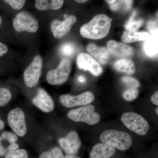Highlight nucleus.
I'll use <instances>...</instances> for the list:
<instances>
[{
  "label": "nucleus",
  "instance_id": "f257e3e1",
  "mask_svg": "<svg viewBox=\"0 0 158 158\" xmlns=\"http://www.w3.org/2000/svg\"><path fill=\"white\" fill-rule=\"evenodd\" d=\"M112 19L106 15H97L89 23L82 26L80 34L88 39L98 40L106 37L110 32Z\"/></svg>",
  "mask_w": 158,
  "mask_h": 158
},
{
  "label": "nucleus",
  "instance_id": "f03ea898",
  "mask_svg": "<svg viewBox=\"0 0 158 158\" xmlns=\"http://www.w3.org/2000/svg\"><path fill=\"white\" fill-rule=\"evenodd\" d=\"M100 139L102 143L121 151L128 149L132 144V139L129 134L116 130L104 131Z\"/></svg>",
  "mask_w": 158,
  "mask_h": 158
},
{
  "label": "nucleus",
  "instance_id": "7ed1b4c3",
  "mask_svg": "<svg viewBox=\"0 0 158 158\" xmlns=\"http://www.w3.org/2000/svg\"><path fill=\"white\" fill-rule=\"evenodd\" d=\"M67 116L73 121L85 123L90 125L97 124L101 119L99 114L95 111L94 106L91 104L70 110Z\"/></svg>",
  "mask_w": 158,
  "mask_h": 158
},
{
  "label": "nucleus",
  "instance_id": "20e7f679",
  "mask_svg": "<svg viewBox=\"0 0 158 158\" xmlns=\"http://www.w3.org/2000/svg\"><path fill=\"white\" fill-rule=\"evenodd\" d=\"M121 120L128 129L139 135H145L149 129L147 120L136 113L128 112L123 113Z\"/></svg>",
  "mask_w": 158,
  "mask_h": 158
},
{
  "label": "nucleus",
  "instance_id": "39448f33",
  "mask_svg": "<svg viewBox=\"0 0 158 158\" xmlns=\"http://www.w3.org/2000/svg\"><path fill=\"white\" fill-rule=\"evenodd\" d=\"M13 28L16 32L35 33L39 29L38 21L34 15L27 11L18 13L12 21Z\"/></svg>",
  "mask_w": 158,
  "mask_h": 158
},
{
  "label": "nucleus",
  "instance_id": "423d86ee",
  "mask_svg": "<svg viewBox=\"0 0 158 158\" xmlns=\"http://www.w3.org/2000/svg\"><path fill=\"white\" fill-rule=\"evenodd\" d=\"M72 63L69 59H62L57 68L49 71L47 74V80L49 84L59 85L68 80L71 71Z\"/></svg>",
  "mask_w": 158,
  "mask_h": 158
},
{
  "label": "nucleus",
  "instance_id": "0eeeda50",
  "mask_svg": "<svg viewBox=\"0 0 158 158\" xmlns=\"http://www.w3.org/2000/svg\"><path fill=\"white\" fill-rule=\"evenodd\" d=\"M43 67V59L41 56H35L30 65L24 73V81L28 88L35 87L39 82Z\"/></svg>",
  "mask_w": 158,
  "mask_h": 158
},
{
  "label": "nucleus",
  "instance_id": "6e6552de",
  "mask_svg": "<svg viewBox=\"0 0 158 158\" xmlns=\"http://www.w3.org/2000/svg\"><path fill=\"white\" fill-rule=\"evenodd\" d=\"M9 126L19 137L25 135L27 132L25 115L22 109L16 108L9 112L7 117Z\"/></svg>",
  "mask_w": 158,
  "mask_h": 158
},
{
  "label": "nucleus",
  "instance_id": "1a4fd4ad",
  "mask_svg": "<svg viewBox=\"0 0 158 158\" xmlns=\"http://www.w3.org/2000/svg\"><path fill=\"white\" fill-rule=\"evenodd\" d=\"M94 94L90 91H86L77 96L70 94H62L59 97L61 104L67 108H73L79 106L90 104L94 100Z\"/></svg>",
  "mask_w": 158,
  "mask_h": 158
},
{
  "label": "nucleus",
  "instance_id": "9d476101",
  "mask_svg": "<svg viewBox=\"0 0 158 158\" xmlns=\"http://www.w3.org/2000/svg\"><path fill=\"white\" fill-rule=\"evenodd\" d=\"M77 21V18L73 15H65L64 20L55 19L51 23L50 28L55 38H62L70 31L73 25Z\"/></svg>",
  "mask_w": 158,
  "mask_h": 158
},
{
  "label": "nucleus",
  "instance_id": "9b49d317",
  "mask_svg": "<svg viewBox=\"0 0 158 158\" xmlns=\"http://www.w3.org/2000/svg\"><path fill=\"white\" fill-rule=\"evenodd\" d=\"M77 63L79 69L88 70L94 76H99L102 72V68L99 63L86 53L79 54L77 57Z\"/></svg>",
  "mask_w": 158,
  "mask_h": 158
},
{
  "label": "nucleus",
  "instance_id": "f8f14e48",
  "mask_svg": "<svg viewBox=\"0 0 158 158\" xmlns=\"http://www.w3.org/2000/svg\"><path fill=\"white\" fill-rule=\"evenodd\" d=\"M59 144L65 153L69 155H75L81 145V141L77 133L71 131L64 138H60Z\"/></svg>",
  "mask_w": 158,
  "mask_h": 158
},
{
  "label": "nucleus",
  "instance_id": "ddd939ff",
  "mask_svg": "<svg viewBox=\"0 0 158 158\" xmlns=\"http://www.w3.org/2000/svg\"><path fill=\"white\" fill-rule=\"evenodd\" d=\"M34 106L44 113H50L54 110L55 104L53 99L44 89L39 88L37 95L33 98Z\"/></svg>",
  "mask_w": 158,
  "mask_h": 158
},
{
  "label": "nucleus",
  "instance_id": "4468645a",
  "mask_svg": "<svg viewBox=\"0 0 158 158\" xmlns=\"http://www.w3.org/2000/svg\"><path fill=\"white\" fill-rule=\"evenodd\" d=\"M107 47L110 53L120 58H127L133 54V49L129 46L114 40L109 41Z\"/></svg>",
  "mask_w": 158,
  "mask_h": 158
},
{
  "label": "nucleus",
  "instance_id": "2eb2a0df",
  "mask_svg": "<svg viewBox=\"0 0 158 158\" xmlns=\"http://www.w3.org/2000/svg\"><path fill=\"white\" fill-rule=\"evenodd\" d=\"M116 152L115 148L104 143L94 145L91 150L89 158H111Z\"/></svg>",
  "mask_w": 158,
  "mask_h": 158
},
{
  "label": "nucleus",
  "instance_id": "dca6fc26",
  "mask_svg": "<svg viewBox=\"0 0 158 158\" xmlns=\"http://www.w3.org/2000/svg\"><path fill=\"white\" fill-rule=\"evenodd\" d=\"M87 50L90 56L102 64L105 65L107 63L110 56L108 49L105 47H98L94 44H90L87 46Z\"/></svg>",
  "mask_w": 158,
  "mask_h": 158
},
{
  "label": "nucleus",
  "instance_id": "f3484780",
  "mask_svg": "<svg viewBox=\"0 0 158 158\" xmlns=\"http://www.w3.org/2000/svg\"><path fill=\"white\" fill-rule=\"evenodd\" d=\"M149 34V37L144 40L143 46L144 52L148 57H156L158 54V30Z\"/></svg>",
  "mask_w": 158,
  "mask_h": 158
},
{
  "label": "nucleus",
  "instance_id": "a211bd4d",
  "mask_svg": "<svg viewBox=\"0 0 158 158\" xmlns=\"http://www.w3.org/2000/svg\"><path fill=\"white\" fill-rule=\"evenodd\" d=\"M64 0H35V7L39 11L57 10L61 9Z\"/></svg>",
  "mask_w": 158,
  "mask_h": 158
},
{
  "label": "nucleus",
  "instance_id": "6ab92c4d",
  "mask_svg": "<svg viewBox=\"0 0 158 158\" xmlns=\"http://www.w3.org/2000/svg\"><path fill=\"white\" fill-rule=\"evenodd\" d=\"M114 67L117 71L132 75L135 73V63L130 59H122L115 62Z\"/></svg>",
  "mask_w": 158,
  "mask_h": 158
},
{
  "label": "nucleus",
  "instance_id": "aec40b11",
  "mask_svg": "<svg viewBox=\"0 0 158 158\" xmlns=\"http://www.w3.org/2000/svg\"><path fill=\"white\" fill-rule=\"evenodd\" d=\"M150 34L147 32H130L125 31L122 36V40L127 43H131L139 41H144L148 38Z\"/></svg>",
  "mask_w": 158,
  "mask_h": 158
},
{
  "label": "nucleus",
  "instance_id": "412c9836",
  "mask_svg": "<svg viewBox=\"0 0 158 158\" xmlns=\"http://www.w3.org/2000/svg\"><path fill=\"white\" fill-rule=\"evenodd\" d=\"M137 15L136 11H134L132 15L125 25L127 31L130 32H137L143 24L144 21L142 19H136Z\"/></svg>",
  "mask_w": 158,
  "mask_h": 158
},
{
  "label": "nucleus",
  "instance_id": "4be33fe9",
  "mask_svg": "<svg viewBox=\"0 0 158 158\" xmlns=\"http://www.w3.org/2000/svg\"><path fill=\"white\" fill-rule=\"evenodd\" d=\"M132 0H116L111 4L110 8L115 11H126L131 8Z\"/></svg>",
  "mask_w": 158,
  "mask_h": 158
},
{
  "label": "nucleus",
  "instance_id": "5701e85b",
  "mask_svg": "<svg viewBox=\"0 0 158 158\" xmlns=\"http://www.w3.org/2000/svg\"><path fill=\"white\" fill-rule=\"evenodd\" d=\"M76 47L73 44L66 42L60 46L59 51L60 53L65 57H71L76 52Z\"/></svg>",
  "mask_w": 158,
  "mask_h": 158
},
{
  "label": "nucleus",
  "instance_id": "b1692460",
  "mask_svg": "<svg viewBox=\"0 0 158 158\" xmlns=\"http://www.w3.org/2000/svg\"><path fill=\"white\" fill-rule=\"evenodd\" d=\"M39 158H64L61 148L55 147L51 150L42 153Z\"/></svg>",
  "mask_w": 158,
  "mask_h": 158
},
{
  "label": "nucleus",
  "instance_id": "393cba45",
  "mask_svg": "<svg viewBox=\"0 0 158 158\" xmlns=\"http://www.w3.org/2000/svg\"><path fill=\"white\" fill-rule=\"evenodd\" d=\"M5 158H28V155L26 150L18 148L6 153Z\"/></svg>",
  "mask_w": 158,
  "mask_h": 158
},
{
  "label": "nucleus",
  "instance_id": "a878e982",
  "mask_svg": "<svg viewBox=\"0 0 158 158\" xmlns=\"http://www.w3.org/2000/svg\"><path fill=\"white\" fill-rule=\"evenodd\" d=\"M11 94L8 89L0 88V107L7 105L11 100Z\"/></svg>",
  "mask_w": 158,
  "mask_h": 158
},
{
  "label": "nucleus",
  "instance_id": "bb28decb",
  "mask_svg": "<svg viewBox=\"0 0 158 158\" xmlns=\"http://www.w3.org/2000/svg\"><path fill=\"white\" fill-rule=\"evenodd\" d=\"M139 94L138 89L129 88L124 91L123 94V97L127 101H133L137 98Z\"/></svg>",
  "mask_w": 158,
  "mask_h": 158
},
{
  "label": "nucleus",
  "instance_id": "cd10ccee",
  "mask_svg": "<svg viewBox=\"0 0 158 158\" xmlns=\"http://www.w3.org/2000/svg\"><path fill=\"white\" fill-rule=\"evenodd\" d=\"M123 82L129 88L138 89L140 86V83L138 80L132 77L124 76L122 78Z\"/></svg>",
  "mask_w": 158,
  "mask_h": 158
},
{
  "label": "nucleus",
  "instance_id": "c85d7f7f",
  "mask_svg": "<svg viewBox=\"0 0 158 158\" xmlns=\"http://www.w3.org/2000/svg\"><path fill=\"white\" fill-rule=\"evenodd\" d=\"M9 5L12 9L16 10L22 9L25 4L26 0H2Z\"/></svg>",
  "mask_w": 158,
  "mask_h": 158
},
{
  "label": "nucleus",
  "instance_id": "c756f323",
  "mask_svg": "<svg viewBox=\"0 0 158 158\" xmlns=\"http://www.w3.org/2000/svg\"><path fill=\"white\" fill-rule=\"evenodd\" d=\"M147 30L149 33L158 30L157 20L151 21L148 23Z\"/></svg>",
  "mask_w": 158,
  "mask_h": 158
},
{
  "label": "nucleus",
  "instance_id": "7c9ffc66",
  "mask_svg": "<svg viewBox=\"0 0 158 158\" xmlns=\"http://www.w3.org/2000/svg\"><path fill=\"white\" fill-rule=\"evenodd\" d=\"M8 51V48L7 46L0 41V58L7 53Z\"/></svg>",
  "mask_w": 158,
  "mask_h": 158
},
{
  "label": "nucleus",
  "instance_id": "2f4dec72",
  "mask_svg": "<svg viewBox=\"0 0 158 158\" xmlns=\"http://www.w3.org/2000/svg\"><path fill=\"white\" fill-rule=\"evenodd\" d=\"M151 101L154 104L158 105V91H156L151 98Z\"/></svg>",
  "mask_w": 158,
  "mask_h": 158
},
{
  "label": "nucleus",
  "instance_id": "473e14b6",
  "mask_svg": "<svg viewBox=\"0 0 158 158\" xmlns=\"http://www.w3.org/2000/svg\"><path fill=\"white\" fill-rule=\"evenodd\" d=\"M78 80L81 83H84V82H86V79L85 77L83 76H79L78 78Z\"/></svg>",
  "mask_w": 158,
  "mask_h": 158
},
{
  "label": "nucleus",
  "instance_id": "72a5a7b5",
  "mask_svg": "<svg viewBox=\"0 0 158 158\" xmlns=\"http://www.w3.org/2000/svg\"><path fill=\"white\" fill-rule=\"evenodd\" d=\"M5 127V124L3 120L1 118H0V131H2Z\"/></svg>",
  "mask_w": 158,
  "mask_h": 158
},
{
  "label": "nucleus",
  "instance_id": "f704fd0d",
  "mask_svg": "<svg viewBox=\"0 0 158 158\" xmlns=\"http://www.w3.org/2000/svg\"><path fill=\"white\" fill-rule=\"evenodd\" d=\"M64 158H81L75 155H68L65 156Z\"/></svg>",
  "mask_w": 158,
  "mask_h": 158
},
{
  "label": "nucleus",
  "instance_id": "c9c22d12",
  "mask_svg": "<svg viewBox=\"0 0 158 158\" xmlns=\"http://www.w3.org/2000/svg\"><path fill=\"white\" fill-rule=\"evenodd\" d=\"M78 3H84L88 2L89 0H75Z\"/></svg>",
  "mask_w": 158,
  "mask_h": 158
},
{
  "label": "nucleus",
  "instance_id": "e433bc0d",
  "mask_svg": "<svg viewBox=\"0 0 158 158\" xmlns=\"http://www.w3.org/2000/svg\"><path fill=\"white\" fill-rule=\"evenodd\" d=\"M107 3H108V4H113V3H114V2H116V0H105Z\"/></svg>",
  "mask_w": 158,
  "mask_h": 158
},
{
  "label": "nucleus",
  "instance_id": "4c0bfd02",
  "mask_svg": "<svg viewBox=\"0 0 158 158\" xmlns=\"http://www.w3.org/2000/svg\"><path fill=\"white\" fill-rule=\"evenodd\" d=\"M2 18L0 16V27L2 25Z\"/></svg>",
  "mask_w": 158,
  "mask_h": 158
},
{
  "label": "nucleus",
  "instance_id": "58836bf2",
  "mask_svg": "<svg viewBox=\"0 0 158 158\" xmlns=\"http://www.w3.org/2000/svg\"><path fill=\"white\" fill-rule=\"evenodd\" d=\"M156 114H158V108H157L156 109Z\"/></svg>",
  "mask_w": 158,
  "mask_h": 158
}]
</instances>
